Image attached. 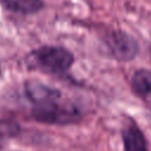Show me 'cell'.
<instances>
[{"mask_svg": "<svg viewBox=\"0 0 151 151\" xmlns=\"http://www.w3.org/2000/svg\"><path fill=\"white\" fill-rule=\"evenodd\" d=\"M132 90L140 97L151 94V72L147 70H138L131 79Z\"/></svg>", "mask_w": 151, "mask_h": 151, "instance_id": "cell-7", "label": "cell"}, {"mask_svg": "<svg viewBox=\"0 0 151 151\" xmlns=\"http://www.w3.org/2000/svg\"><path fill=\"white\" fill-rule=\"evenodd\" d=\"M1 146H2V136L0 134V149H1Z\"/></svg>", "mask_w": 151, "mask_h": 151, "instance_id": "cell-8", "label": "cell"}, {"mask_svg": "<svg viewBox=\"0 0 151 151\" xmlns=\"http://www.w3.org/2000/svg\"><path fill=\"white\" fill-rule=\"evenodd\" d=\"M33 117L38 122L47 124H70L79 119V111L77 107L65 103H58L57 99L38 104L33 110Z\"/></svg>", "mask_w": 151, "mask_h": 151, "instance_id": "cell-2", "label": "cell"}, {"mask_svg": "<svg viewBox=\"0 0 151 151\" xmlns=\"http://www.w3.org/2000/svg\"><path fill=\"white\" fill-rule=\"evenodd\" d=\"M26 93L29 100L37 103V104H42L53 99H57L59 97V92L50 88L45 85L38 84V83H29L26 86Z\"/></svg>", "mask_w": 151, "mask_h": 151, "instance_id": "cell-5", "label": "cell"}, {"mask_svg": "<svg viewBox=\"0 0 151 151\" xmlns=\"http://www.w3.org/2000/svg\"><path fill=\"white\" fill-rule=\"evenodd\" d=\"M123 142L125 151H147L144 134L133 122L125 124L123 129Z\"/></svg>", "mask_w": 151, "mask_h": 151, "instance_id": "cell-4", "label": "cell"}, {"mask_svg": "<svg viewBox=\"0 0 151 151\" xmlns=\"http://www.w3.org/2000/svg\"><path fill=\"white\" fill-rule=\"evenodd\" d=\"M1 5L15 13L31 14L42 8L41 0H0Z\"/></svg>", "mask_w": 151, "mask_h": 151, "instance_id": "cell-6", "label": "cell"}, {"mask_svg": "<svg viewBox=\"0 0 151 151\" xmlns=\"http://www.w3.org/2000/svg\"><path fill=\"white\" fill-rule=\"evenodd\" d=\"M105 44L107 45L111 54L118 60H130L134 58L138 51L137 42L126 33L112 31L106 34Z\"/></svg>", "mask_w": 151, "mask_h": 151, "instance_id": "cell-3", "label": "cell"}, {"mask_svg": "<svg viewBox=\"0 0 151 151\" xmlns=\"http://www.w3.org/2000/svg\"><path fill=\"white\" fill-rule=\"evenodd\" d=\"M31 65L42 72L59 73L66 71L73 63V55L71 52L63 47L44 46L32 52Z\"/></svg>", "mask_w": 151, "mask_h": 151, "instance_id": "cell-1", "label": "cell"}]
</instances>
